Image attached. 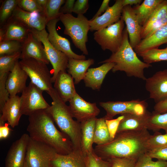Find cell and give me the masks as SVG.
I'll return each instance as SVG.
<instances>
[{
  "mask_svg": "<svg viewBox=\"0 0 167 167\" xmlns=\"http://www.w3.org/2000/svg\"><path fill=\"white\" fill-rule=\"evenodd\" d=\"M151 135L147 129L121 132L117 133L114 138L109 143L96 146L94 151L105 160L113 157L138 159L148 152L146 144Z\"/></svg>",
  "mask_w": 167,
  "mask_h": 167,
  "instance_id": "obj_1",
  "label": "cell"
},
{
  "mask_svg": "<svg viewBox=\"0 0 167 167\" xmlns=\"http://www.w3.org/2000/svg\"><path fill=\"white\" fill-rule=\"evenodd\" d=\"M28 121L27 130L30 138L48 145L60 154H67L72 151L70 139L57 129L46 109L32 113L28 116Z\"/></svg>",
  "mask_w": 167,
  "mask_h": 167,
  "instance_id": "obj_2",
  "label": "cell"
},
{
  "mask_svg": "<svg viewBox=\"0 0 167 167\" xmlns=\"http://www.w3.org/2000/svg\"><path fill=\"white\" fill-rule=\"evenodd\" d=\"M128 33L125 28L124 30L122 41L119 49L112 53L108 58L99 63L113 62L115 65L112 70L113 72L123 71L128 76H134L145 80L146 78L144 75V70L152 65L138 58L130 43Z\"/></svg>",
  "mask_w": 167,
  "mask_h": 167,
  "instance_id": "obj_3",
  "label": "cell"
},
{
  "mask_svg": "<svg viewBox=\"0 0 167 167\" xmlns=\"http://www.w3.org/2000/svg\"><path fill=\"white\" fill-rule=\"evenodd\" d=\"M47 93L52 100L47 111L61 131L70 138L74 148L81 150L80 123L74 120L69 106L61 99L54 87Z\"/></svg>",
  "mask_w": 167,
  "mask_h": 167,
  "instance_id": "obj_4",
  "label": "cell"
},
{
  "mask_svg": "<svg viewBox=\"0 0 167 167\" xmlns=\"http://www.w3.org/2000/svg\"><path fill=\"white\" fill-rule=\"evenodd\" d=\"M59 19L65 27L64 33L70 36L77 48L88 55L86 43L90 29L89 20L84 15H78L75 17L72 14H61Z\"/></svg>",
  "mask_w": 167,
  "mask_h": 167,
  "instance_id": "obj_5",
  "label": "cell"
},
{
  "mask_svg": "<svg viewBox=\"0 0 167 167\" xmlns=\"http://www.w3.org/2000/svg\"><path fill=\"white\" fill-rule=\"evenodd\" d=\"M19 62L32 84L47 92L53 88L52 77L46 64L32 58L21 59Z\"/></svg>",
  "mask_w": 167,
  "mask_h": 167,
  "instance_id": "obj_6",
  "label": "cell"
},
{
  "mask_svg": "<svg viewBox=\"0 0 167 167\" xmlns=\"http://www.w3.org/2000/svg\"><path fill=\"white\" fill-rule=\"evenodd\" d=\"M57 154L50 146L30 137L25 161L28 167H51V161Z\"/></svg>",
  "mask_w": 167,
  "mask_h": 167,
  "instance_id": "obj_7",
  "label": "cell"
},
{
  "mask_svg": "<svg viewBox=\"0 0 167 167\" xmlns=\"http://www.w3.org/2000/svg\"><path fill=\"white\" fill-rule=\"evenodd\" d=\"M124 22L122 19L106 28L95 31L94 39L103 50H109L112 53L120 47L123 39Z\"/></svg>",
  "mask_w": 167,
  "mask_h": 167,
  "instance_id": "obj_8",
  "label": "cell"
},
{
  "mask_svg": "<svg viewBox=\"0 0 167 167\" xmlns=\"http://www.w3.org/2000/svg\"><path fill=\"white\" fill-rule=\"evenodd\" d=\"M30 32L42 43L47 56L53 68L52 81L54 83L58 74L61 71L67 69L69 58L64 53L57 50L49 41L48 33L45 29L39 31L31 29Z\"/></svg>",
  "mask_w": 167,
  "mask_h": 167,
  "instance_id": "obj_9",
  "label": "cell"
},
{
  "mask_svg": "<svg viewBox=\"0 0 167 167\" xmlns=\"http://www.w3.org/2000/svg\"><path fill=\"white\" fill-rule=\"evenodd\" d=\"M100 106L106 112L104 117L105 120L113 119L118 114H142L147 111L148 106L145 101L133 100L127 101H109L100 102Z\"/></svg>",
  "mask_w": 167,
  "mask_h": 167,
  "instance_id": "obj_10",
  "label": "cell"
},
{
  "mask_svg": "<svg viewBox=\"0 0 167 167\" xmlns=\"http://www.w3.org/2000/svg\"><path fill=\"white\" fill-rule=\"evenodd\" d=\"M43 90L30 82L22 92L20 102L22 115L29 116L34 112L46 109L50 105L44 98Z\"/></svg>",
  "mask_w": 167,
  "mask_h": 167,
  "instance_id": "obj_11",
  "label": "cell"
},
{
  "mask_svg": "<svg viewBox=\"0 0 167 167\" xmlns=\"http://www.w3.org/2000/svg\"><path fill=\"white\" fill-rule=\"evenodd\" d=\"M69 102L68 106L73 117L80 123L96 117L100 112L96 103L87 102L77 93Z\"/></svg>",
  "mask_w": 167,
  "mask_h": 167,
  "instance_id": "obj_12",
  "label": "cell"
},
{
  "mask_svg": "<svg viewBox=\"0 0 167 167\" xmlns=\"http://www.w3.org/2000/svg\"><path fill=\"white\" fill-rule=\"evenodd\" d=\"M145 81L150 98L156 103L167 100V69L157 72Z\"/></svg>",
  "mask_w": 167,
  "mask_h": 167,
  "instance_id": "obj_13",
  "label": "cell"
},
{
  "mask_svg": "<svg viewBox=\"0 0 167 167\" xmlns=\"http://www.w3.org/2000/svg\"><path fill=\"white\" fill-rule=\"evenodd\" d=\"M0 29V42L15 40L23 43L31 29L19 20L11 16Z\"/></svg>",
  "mask_w": 167,
  "mask_h": 167,
  "instance_id": "obj_14",
  "label": "cell"
},
{
  "mask_svg": "<svg viewBox=\"0 0 167 167\" xmlns=\"http://www.w3.org/2000/svg\"><path fill=\"white\" fill-rule=\"evenodd\" d=\"M59 20V18H56L49 21L46 24L49 41L54 47L65 54L69 58L85 60L84 55H78L73 52L69 41L59 35L57 32L56 26Z\"/></svg>",
  "mask_w": 167,
  "mask_h": 167,
  "instance_id": "obj_15",
  "label": "cell"
},
{
  "mask_svg": "<svg viewBox=\"0 0 167 167\" xmlns=\"http://www.w3.org/2000/svg\"><path fill=\"white\" fill-rule=\"evenodd\" d=\"M167 25V0H163L142 26L140 38L144 39Z\"/></svg>",
  "mask_w": 167,
  "mask_h": 167,
  "instance_id": "obj_16",
  "label": "cell"
},
{
  "mask_svg": "<svg viewBox=\"0 0 167 167\" xmlns=\"http://www.w3.org/2000/svg\"><path fill=\"white\" fill-rule=\"evenodd\" d=\"M29 138L28 134H24L12 144L6 158L5 167L23 166Z\"/></svg>",
  "mask_w": 167,
  "mask_h": 167,
  "instance_id": "obj_17",
  "label": "cell"
},
{
  "mask_svg": "<svg viewBox=\"0 0 167 167\" xmlns=\"http://www.w3.org/2000/svg\"><path fill=\"white\" fill-rule=\"evenodd\" d=\"M122 0H116L101 15L89 20L90 30L97 31L118 21L121 19L123 8Z\"/></svg>",
  "mask_w": 167,
  "mask_h": 167,
  "instance_id": "obj_18",
  "label": "cell"
},
{
  "mask_svg": "<svg viewBox=\"0 0 167 167\" xmlns=\"http://www.w3.org/2000/svg\"><path fill=\"white\" fill-rule=\"evenodd\" d=\"M32 58L47 65L50 62L46 54L44 46L30 32L22 43L20 59Z\"/></svg>",
  "mask_w": 167,
  "mask_h": 167,
  "instance_id": "obj_19",
  "label": "cell"
},
{
  "mask_svg": "<svg viewBox=\"0 0 167 167\" xmlns=\"http://www.w3.org/2000/svg\"><path fill=\"white\" fill-rule=\"evenodd\" d=\"M121 18L126 24L130 43L134 49L141 40L140 33L142 26L139 24L133 7L129 5L123 7Z\"/></svg>",
  "mask_w": 167,
  "mask_h": 167,
  "instance_id": "obj_20",
  "label": "cell"
},
{
  "mask_svg": "<svg viewBox=\"0 0 167 167\" xmlns=\"http://www.w3.org/2000/svg\"><path fill=\"white\" fill-rule=\"evenodd\" d=\"M0 122L7 123L12 127L17 126L23 115L21 110L20 97L16 95L10 96L0 111Z\"/></svg>",
  "mask_w": 167,
  "mask_h": 167,
  "instance_id": "obj_21",
  "label": "cell"
},
{
  "mask_svg": "<svg viewBox=\"0 0 167 167\" xmlns=\"http://www.w3.org/2000/svg\"><path fill=\"white\" fill-rule=\"evenodd\" d=\"M28 77L18 61L13 70L8 74L6 82V88L10 96L22 93L27 86L26 83Z\"/></svg>",
  "mask_w": 167,
  "mask_h": 167,
  "instance_id": "obj_22",
  "label": "cell"
},
{
  "mask_svg": "<svg viewBox=\"0 0 167 167\" xmlns=\"http://www.w3.org/2000/svg\"><path fill=\"white\" fill-rule=\"evenodd\" d=\"M54 83V88L65 103L69 102L77 93L73 78L66 71L59 72Z\"/></svg>",
  "mask_w": 167,
  "mask_h": 167,
  "instance_id": "obj_23",
  "label": "cell"
},
{
  "mask_svg": "<svg viewBox=\"0 0 167 167\" xmlns=\"http://www.w3.org/2000/svg\"><path fill=\"white\" fill-rule=\"evenodd\" d=\"M12 16L21 21L31 29L41 31L45 29L47 21L44 13L30 12L17 6Z\"/></svg>",
  "mask_w": 167,
  "mask_h": 167,
  "instance_id": "obj_24",
  "label": "cell"
},
{
  "mask_svg": "<svg viewBox=\"0 0 167 167\" xmlns=\"http://www.w3.org/2000/svg\"><path fill=\"white\" fill-rule=\"evenodd\" d=\"M114 65L113 62H108L97 67L89 68L83 79L85 86L93 90H99L105 76Z\"/></svg>",
  "mask_w": 167,
  "mask_h": 167,
  "instance_id": "obj_25",
  "label": "cell"
},
{
  "mask_svg": "<svg viewBox=\"0 0 167 167\" xmlns=\"http://www.w3.org/2000/svg\"><path fill=\"white\" fill-rule=\"evenodd\" d=\"M85 155L80 149L73 148L66 155L57 154L51 163L52 167H86Z\"/></svg>",
  "mask_w": 167,
  "mask_h": 167,
  "instance_id": "obj_26",
  "label": "cell"
},
{
  "mask_svg": "<svg viewBox=\"0 0 167 167\" xmlns=\"http://www.w3.org/2000/svg\"><path fill=\"white\" fill-rule=\"evenodd\" d=\"M151 113L147 110L142 114L123 115L124 118L120 122L116 133L127 131L147 129L148 122Z\"/></svg>",
  "mask_w": 167,
  "mask_h": 167,
  "instance_id": "obj_27",
  "label": "cell"
},
{
  "mask_svg": "<svg viewBox=\"0 0 167 167\" xmlns=\"http://www.w3.org/2000/svg\"><path fill=\"white\" fill-rule=\"evenodd\" d=\"M167 44V25L159 28L148 37L141 40L134 48L139 56L141 53L153 48H158L161 45Z\"/></svg>",
  "mask_w": 167,
  "mask_h": 167,
  "instance_id": "obj_28",
  "label": "cell"
},
{
  "mask_svg": "<svg viewBox=\"0 0 167 167\" xmlns=\"http://www.w3.org/2000/svg\"><path fill=\"white\" fill-rule=\"evenodd\" d=\"M97 118H93L80 123L81 131V148L86 155L93 151L92 145Z\"/></svg>",
  "mask_w": 167,
  "mask_h": 167,
  "instance_id": "obj_29",
  "label": "cell"
},
{
  "mask_svg": "<svg viewBox=\"0 0 167 167\" xmlns=\"http://www.w3.org/2000/svg\"><path fill=\"white\" fill-rule=\"evenodd\" d=\"M94 62L92 58L84 60L69 58L67 71L74 79L75 84H77L84 79L89 67Z\"/></svg>",
  "mask_w": 167,
  "mask_h": 167,
  "instance_id": "obj_30",
  "label": "cell"
},
{
  "mask_svg": "<svg viewBox=\"0 0 167 167\" xmlns=\"http://www.w3.org/2000/svg\"><path fill=\"white\" fill-rule=\"evenodd\" d=\"M163 0H144L133 7L140 25L142 26Z\"/></svg>",
  "mask_w": 167,
  "mask_h": 167,
  "instance_id": "obj_31",
  "label": "cell"
},
{
  "mask_svg": "<svg viewBox=\"0 0 167 167\" xmlns=\"http://www.w3.org/2000/svg\"><path fill=\"white\" fill-rule=\"evenodd\" d=\"M111 141L109 132L104 117L96 118L95 125L94 143L97 145L107 143Z\"/></svg>",
  "mask_w": 167,
  "mask_h": 167,
  "instance_id": "obj_32",
  "label": "cell"
},
{
  "mask_svg": "<svg viewBox=\"0 0 167 167\" xmlns=\"http://www.w3.org/2000/svg\"><path fill=\"white\" fill-rule=\"evenodd\" d=\"M147 129L155 132L163 129L167 133V112L163 113L154 112L151 113L148 119Z\"/></svg>",
  "mask_w": 167,
  "mask_h": 167,
  "instance_id": "obj_33",
  "label": "cell"
},
{
  "mask_svg": "<svg viewBox=\"0 0 167 167\" xmlns=\"http://www.w3.org/2000/svg\"><path fill=\"white\" fill-rule=\"evenodd\" d=\"M139 56L142 58L143 62L149 64L161 61H167V52L165 48L150 49L141 53Z\"/></svg>",
  "mask_w": 167,
  "mask_h": 167,
  "instance_id": "obj_34",
  "label": "cell"
},
{
  "mask_svg": "<svg viewBox=\"0 0 167 167\" xmlns=\"http://www.w3.org/2000/svg\"><path fill=\"white\" fill-rule=\"evenodd\" d=\"M21 52L0 56V75L9 74L20 59Z\"/></svg>",
  "mask_w": 167,
  "mask_h": 167,
  "instance_id": "obj_35",
  "label": "cell"
},
{
  "mask_svg": "<svg viewBox=\"0 0 167 167\" xmlns=\"http://www.w3.org/2000/svg\"><path fill=\"white\" fill-rule=\"evenodd\" d=\"M18 4V0H5L2 2L0 8L1 27L11 17Z\"/></svg>",
  "mask_w": 167,
  "mask_h": 167,
  "instance_id": "obj_36",
  "label": "cell"
},
{
  "mask_svg": "<svg viewBox=\"0 0 167 167\" xmlns=\"http://www.w3.org/2000/svg\"><path fill=\"white\" fill-rule=\"evenodd\" d=\"M65 0H48L44 13L47 23L52 19L59 18L61 14L60 9L65 2Z\"/></svg>",
  "mask_w": 167,
  "mask_h": 167,
  "instance_id": "obj_37",
  "label": "cell"
},
{
  "mask_svg": "<svg viewBox=\"0 0 167 167\" xmlns=\"http://www.w3.org/2000/svg\"><path fill=\"white\" fill-rule=\"evenodd\" d=\"M146 146L148 152L167 147V133L162 134L159 131L155 132L148 139Z\"/></svg>",
  "mask_w": 167,
  "mask_h": 167,
  "instance_id": "obj_38",
  "label": "cell"
},
{
  "mask_svg": "<svg viewBox=\"0 0 167 167\" xmlns=\"http://www.w3.org/2000/svg\"><path fill=\"white\" fill-rule=\"evenodd\" d=\"M22 43L15 40H6L0 42V56L15 54L21 51Z\"/></svg>",
  "mask_w": 167,
  "mask_h": 167,
  "instance_id": "obj_39",
  "label": "cell"
},
{
  "mask_svg": "<svg viewBox=\"0 0 167 167\" xmlns=\"http://www.w3.org/2000/svg\"><path fill=\"white\" fill-rule=\"evenodd\" d=\"M85 161L86 167H111L110 161L98 156L94 150L86 155Z\"/></svg>",
  "mask_w": 167,
  "mask_h": 167,
  "instance_id": "obj_40",
  "label": "cell"
},
{
  "mask_svg": "<svg viewBox=\"0 0 167 167\" xmlns=\"http://www.w3.org/2000/svg\"><path fill=\"white\" fill-rule=\"evenodd\" d=\"M152 159L146 153L139 158L134 167H167V161Z\"/></svg>",
  "mask_w": 167,
  "mask_h": 167,
  "instance_id": "obj_41",
  "label": "cell"
},
{
  "mask_svg": "<svg viewBox=\"0 0 167 167\" xmlns=\"http://www.w3.org/2000/svg\"><path fill=\"white\" fill-rule=\"evenodd\" d=\"M18 6L27 12L44 13V10L36 0H18Z\"/></svg>",
  "mask_w": 167,
  "mask_h": 167,
  "instance_id": "obj_42",
  "label": "cell"
},
{
  "mask_svg": "<svg viewBox=\"0 0 167 167\" xmlns=\"http://www.w3.org/2000/svg\"><path fill=\"white\" fill-rule=\"evenodd\" d=\"M111 167H134L137 159L131 158L113 157L108 160Z\"/></svg>",
  "mask_w": 167,
  "mask_h": 167,
  "instance_id": "obj_43",
  "label": "cell"
},
{
  "mask_svg": "<svg viewBox=\"0 0 167 167\" xmlns=\"http://www.w3.org/2000/svg\"><path fill=\"white\" fill-rule=\"evenodd\" d=\"M9 74L0 75V111L10 97L6 86V82Z\"/></svg>",
  "mask_w": 167,
  "mask_h": 167,
  "instance_id": "obj_44",
  "label": "cell"
},
{
  "mask_svg": "<svg viewBox=\"0 0 167 167\" xmlns=\"http://www.w3.org/2000/svg\"><path fill=\"white\" fill-rule=\"evenodd\" d=\"M124 117V115H122L116 119L105 120V123L109 132L111 141L114 138L120 122Z\"/></svg>",
  "mask_w": 167,
  "mask_h": 167,
  "instance_id": "obj_45",
  "label": "cell"
},
{
  "mask_svg": "<svg viewBox=\"0 0 167 167\" xmlns=\"http://www.w3.org/2000/svg\"><path fill=\"white\" fill-rule=\"evenodd\" d=\"M146 153L152 159L167 161V147L149 151Z\"/></svg>",
  "mask_w": 167,
  "mask_h": 167,
  "instance_id": "obj_46",
  "label": "cell"
},
{
  "mask_svg": "<svg viewBox=\"0 0 167 167\" xmlns=\"http://www.w3.org/2000/svg\"><path fill=\"white\" fill-rule=\"evenodd\" d=\"M89 7L88 0H77L74 4L73 10L74 12L78 15H84Z\"/></svg>",
  "mask_w": 167,
  "mask_h": 167,
  "instance_id": "obj_47",
  "label": "cell"
},
{
  "mask_svg": "<svg viewBox=\"0 0 167 167\" xmlns=\"http://www.w3.org/2000/svg\"><path fill=\"white\" fill-rule=\"evenodd\" d=\"M75 2V0H66L64 5L60 9V13L63 14H71Z\"/></svg>",
  "mask_w": 167,
  "mask_h": 167,
  "instance_id": "obj_48",
  "label": "cell"
},
{
  "mask_svg": "<svg viewBox=\"0 0 167 167\" xmlns=\"http://www.w3.org/2000/svg\"><path fill=\"white\" fill-rule=\"evenodd\" d=\"M154 112L163 113L167 112V100L156 103L154 107Z\"/></svg>",
  "mask_w": 167,
  "mask_h": 167,
  "instance_id": "obj_49",
  "label": "cell"
},
{
  "mask_svg": "<svg viewBox=\"0 0 167 167\" xmlns=\"http://www.w3.org/2000/svg\"><path fill=\"white\" fill-rule=\"evenodd\" d=\"M7 123H0V139L6 138L9 136L11 130Z\"/></svg>",
  "mask_w": 167,
  "mask_h": 167,
  "instance_id": "obj_50",
  "label": "cell"
},
{
  "mask_svg": "<svg viewBox=\"0 0 167 167\" xmlns=\"http://www.w3.org/2000/svg\"><path fill=\"white\" fill-rule=\"evenodd\" d=\"M110 1V0H103L99 10L92 18L91 19H93L96 17L101 15V14L103 13H104L109 7V3Z\"/></svg>",
  "mask_w": 167,
  "mask_h": 167,
  "instance_id": "obj_51",
  "label": "cell"
},
{
  "mask_svg": "<svg viewBox=\"0 0 167 167\" xmlns=\"http://www.w3.org/2000/svg\"><path fill=\"white\" fill-rule=\"evenodd\" d=\"M142 0H122L123 7L126 6H131L133 5H139L142 2Z\"/></svg>",
  "mask_w": 167,
  "mask_h": 167,
  "instance_id": "obj_52",
  "label": "cell"
},
{
  "mask_svg": "<svg viewBox=\"0 0 167 167\" xmlns=\"http://www.w3.org/2000/svg\"><path fill=\"white\" fill-rule=\"evenodd\" d=\"M36 1L39 5L43 9L44 11L48 0H36Z\"/></svg>",
  "mask_w": 167,
  "mask_h": 167,
  "instance_id": "obj_53",
  "label": "cell"
},
{
  "mask_svg": "<svg viewBox=\"0 0 167 167\" xmlns=\"http://www.w3.org/2000/svg\"><path fill=\"white\" fill-rule=\"evenodd\" d=\"M22 167H28V166L27 165L25 161V163H24V165Z\"/></svg>",
  "mask_w": 167,
  "mask_h": 167,
  "instance_id": "obj_54",
  "label": "cell"
},
{
  "mask_svg": "<svg viewBox=\"0 0 167 167\" xmlns=\"http://www.w3.org/2000/svg\"><path fill=\"white\" fill-rule=\"evenodd\" d=\"M165 49L166 51V52H167V45L166 47L165 48Z\"/></svg>",
  "mask_w": 167,
  "mask_h": 167,
  "instance_id": "obj_55",
  "label": "cell"
},
{
  "mask_svg": "<svg viewBox=\"0 0 167 167\" xmlns=\"http://www.w3.org/2000/svg\"><path fill=\"white\" fill-rule=\"evenodd\" d=\"M51 167H52L51 166Z\"/></svg>",
  "mask_w": 167,
  "mask_h": 167,
  "instance_id": "obj_56",
  "label": "cell"
}]
</instances>
